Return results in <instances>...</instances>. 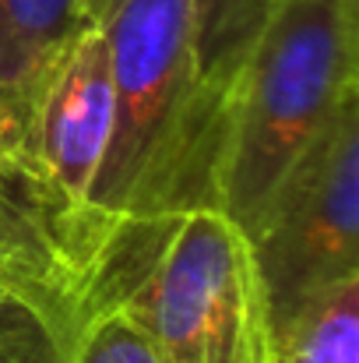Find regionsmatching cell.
Instances as JSON below:
<instances>
[{
	"instance_id": "cell-1",
	"label": "cell",
	"mask_w": 359,
	"mask_h": 363,
	"mask_svg": "<svg viewBox=\"0 0 359 363\" xmlns=\"http://www.w3.org/2000/svg\"><path fill=\"white\" fill-rule=\"evenodd\" d=\"M113 123L92 187L106 223L219 208L226 110L205 85L194 0H103Z\"/></svg>"
},
{
	"instance_id": "cell-2",
	"label": "cell",
	"mask_w": 359,
	"mask_h": 363,
	"mask_svg": "<svg viewBox=\"0 0 359 363\" xmlns=\"http://www.w3.org/2000/svg\"><path fill=\"white\" fill-rule=\"evenodd\" d=\"M92 303L123 311L159 363H264V296L246 237L219 208L113 223Z\"/></svg>"
},
{
	"instance_id": "cell-3",
	"label": "cell",
	"mask_w": 359,
	"mask_h": 363,
	"mask_svg": "<svg viewBox=\"0 0 359 363\" xmlns=\"http://www.w3.org/2000/svg\"><path fill=\"white\" fill-rule=\"evenodd\" d=\"M359 92V0H275L226 89L219 212L243 237L292 159Z\"/></svg>"
},
{
	"instance_id": "cell-4",
	"label": "cell",
	"mask_w": 359,
	"mask_h": 363,
	"mask_svg": "<svg viewBox=\"0 0 359 363\" xmlns=\"http://www.w3.org/2000/svg\"><path fill=\"white\" fill-rule=\"evenodd\" d=\"M268 346L314 300L359 279V92L275 184L246 233Z\"/></svg>"
},
{
	"instance_id": "cell-5",
	"label": "cell",
	"mask_w": 359,
	"mask_h": 363,
	"mask_svg": "<svg viewBox=\"0 0 359 363\" xmlns=\"http://www.w3.org/2000/svg\"><path fill=\"white\" fill-rule=\"evenodd\" d=\"M113 223L71 208L35 169L0 159V293L85 321Z\"/></svg>"
},
{
	"instance_id": "cell-6",
	"label": "cell",
	"mask_w": 359,
	"mask_h": 363,
	"mask_svg": "<svg viewBox=\"0 0 359 363\" xmlns=\"http://www.w3.org/2000/svg\"><path fill=\"white\" fill-rule=\"evenodd\" d=\"M113 123L110 46L89 25L57 67L35 121V169L78 212H92V187ZM103 219V216H99Z\"/></svg>"
},
{
	"instance_id": "cell-7",
	"label": "cell",
	"mask_w": 359,
	"mask_h": 363,
	"mask_svg": "<svg viewBox=\"0 0 359 363\" xmlns=\"http://www.w3.org/2000/svg\"><path fill=\"white\" fill-rule=\"evenodd\" d=\"M89 25V0H0V159L35 169L42 96Z\"/></svg>"
},
{
	"instance_id": "cell-8",
	"label": "cell",
	"mask_w": 359,
	"mask_h": 363,
	"mask_svg": "<svg viewBox=\"0 0 359 363\" xmlns=\"http://www.w3.org/2000/svg\"><path fill=\"white\" fill-rule=\"evenodd\" d=\"M264 363H359V279L314 300L271 339Z\"/></svg>"
},
{
	"instance_id": "cell-9",
	"label": "cell",
	"mask_w": 359,
	"mask_h": 363,
	"mask_svg": "<svg viewBox=\"0 0 359 363\" xmlns=\"http://www.w3.org/2000/svg\"><path fill=\"white\" fill-rule=\"evenodd\" d=\"M271 4L275 0H194L198 64L205 85L222 99V110H226V89Z\"/></svg>"
},
{
	"instance_id": "cell-10",
	"label": "cell",
	"mask_w": 359,
	"mask_h": 363,
	"mask_svg": "<svg viewBox=\"0 0 359 363\" xmlns=\"http://www.w3.org/2000/svg\"><path fill=\"white\" fill-rule=\"evenodd\" d=\"M81 321L46 314L18 296H0V363H67Z\"/></svg>"
},
{
	"instance_id": "cell-11",
	"label": "cell",
	"mask_w": 359,
	"mask_h": 363,
	"mask_svg": "<svg viewBox=\"0 0 359 363\" xmlns=\"http://www.w3.org/2000/svg\"><path fill=\"white\" fill-rule=\"evenodd\" d=\"M67 363H159V357L123 311L96 303L81 321Z\"/></svg>"
},
{
	"instance_id": "cell-12",
	"label": "cell",
	"mask_w": 359,
	"mask_h": 363,
	"mask_svg": "<svg viewBox=\"0 0 359 363\" xmlns=\"http://www.w3.org/2000/svg\"><path fill=\"white\" fill-rule=\"evenodd\" d=\"M99 7H103V0H99ZM96 14H99V11H96Z\"/></svg>"
},
{
	"instance_id": "cell-13",
	"label": "cell",
	"mask_w": 359,
	"mask_h": 363,
	"mask_svg": "<svg viewBox=\"0 0 359 363\" xmlns=\"http://www.w3.org/2000/svg\"><path fill=\"white\" fill-rule=\"evenodd\" d=\"M0 296H7V293H0Z\"/></svg>"
}]
</instances>
